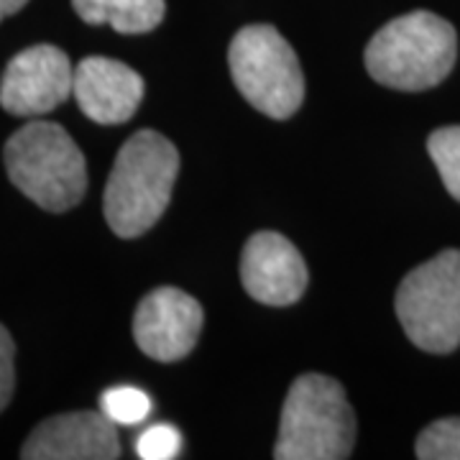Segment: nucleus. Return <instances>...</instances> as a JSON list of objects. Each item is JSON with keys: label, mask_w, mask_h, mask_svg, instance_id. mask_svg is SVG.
I'll list each match as a JSON object with an SVG mask.
<instances>
[{"label": "nucleus", "mask_w": 460, "mask_h": 460, "mask_svg": "<svg viewBox=\"0 0 460 460\" xmlns=\"http://www.w3.org/2000/svg\"><path fill=\"white\" fill-rule=\"evenodd\" d=\"M100 411L113 425H141L151 414V396L136 386H113L100 396Z\"/></svg>", "instance_id": "obj_14"}, {"label": "nucleus", "mask_w": 460, "mask_h": 460, "mask_svg": "<svg viewBox=\"0 0 460 460\" xmlns=\"http://www.w3.org/2000/svg\"><path fill=\"white\" fill-rule=\"evenodd\" d=\"M75 90V66L65 51L36 44L16 54L0 80V105L18 118H39L62 105Z\"/></svg>", "instance_id": "obj_7"}, {"label": "nucleus", "mask_w": 460, "mask_h": 460, "mask_svg": "<svg viewBox=\"0 0 460 460\" xmlns=\"http://www.w3.org/2000/svg\"><path fill=\"white\" fill-rule=\"evenodd\" d=\"M396 317L411 343L428 353L460 345V251L447 248L410 271L396 289Z\"/></svg>", "instance_id": "obj_6"}, {"label": "nucleus", "mask_w": 460, "mask_h": 460, "mask_svg": "<svg viewBox=\"0 0 460 460\" xmlns=\"http://www.w3.org/2000/svg\"><path fill=\"white\" fill-rule=\"evenodd\" d=\"M428 151L440 172L445 190L460 202V126L438 128L428 138Z\"/></svg>", "instance_id": "obj_13"}, {"label": "nucleus", "mask_w": 460, "mask_h": 460, "mask_svg": "<svg viewBox=\"0 0 460 460\" xmlns=\"http://www.w3.org/2000/svg\"><path fill=\"white\" fill-rule=\"evenodd\" d=\"M420 460H460V417L438 420L417 438Z\"/></svg>", "instance_id": "obj_15"}, {"label": "nucleus", "mask_w": 460, "mask_h": 460, "mask_svg": "<svg viewBox=\"0 0 460 460\" xmlns=\"http://www.w3.org/2000/svg\"><path fill=\"white\" fill-rule=\"evenodd\" d=\"M458 57L456 29L429 11L389 21L366 47V69L384 87L420 93L440 84Z\"/></svg>", "instance_id": "obj_2"}, {"label": "nucleus", "mask_w": 460, "mask_h": 460, "mask_svg": "<svg viewBox=\"0 0 460 460\" xmlns=\"http://www.w3.org/2000/svg\"><path fill=\"white\" fill-rule=\"evenodd\" d=\"M26 3H29V0H0V21L18 13Z\"/></svg>", "instance_id": "obj_18"}, {"label": "nucleus", "mask_w": 460, "mask_h": 460, "mask_svg": "<svg viewBox=\"0 0 460 460\" xmlns=\"http://www.w3.org/2000/svg\"><path fill=\"white\" fill-rule=\"evenodd\" d=\"M205 314L195 296L177 287H159L141 299L133 314V338L148 358L174 363L192 353Z\"/></svg>", "instance_id": "obj_8"}, {"label": "nucleus", "mask_w": 460, "mask_h": 460, "mask_svg": "<svg viewBox=\"0 0 460 460\" xmlns=\"http://www.w3.org/2000/svg\"><path fill=\"white\" fill-rule=\"evenodd\" d=\"M180 174V154L156 131H138L115 156L102 213L120 238H138L164 215Z\"/></svg>", "instance_id": "obj_1"}, {"label": "nucleus", "mask_w": 460, "mask_h": 460, "mask_svg": "<svg viewBox=\"0 0 460 460\" xmlns=\"http://www.w3.org/2000/svg\"><path fill=\"white\" fill-rule=\"evenodd\" d=\"M230 75L241 95L263 115L287 120L305 100V75L295 49L274 26L256 23L235 33Z\"/></svg>", "instance_id": "obj_5"}, {"label": "nucleus", "mask_w": 460, "mask_h": 460, "mask_svg": "<svg viewBox=\"0 0 460 460\" xmlns=\"http://www.w3.org/2000/svg\"><path fill=\"white\" fill-rule=\"evenodd\" d=\"M77 16L90 26H113L118 33H146L162 23L164 0H72Z\"/></svg>", "instance_id": "obj_12"}, {"label": "nucleus", "mask_w": 460, "mask_h": 460, "mask_svg": "<svg viewBox=\"0 0 460 460\" xmlns=\"http://www.w3.org/2000/svg\"><path fill=\"white\" fill-rule=\"evenodd\" d=\"M181 435L172 425H151L138 435L136 453L144 460H172L180 456Z\"/></svg>", "instance_id": "obj_16"}, {"label": "nucleus", "mask_w": 460, "mask_h": 460, "mask_svg": "<svg viewBox=\"0 0 460 460\" xmlns=\"http://www.w3.org/2000/svg\"><path fill=\"white\" fill-rule=\"evenodd\" d=\"M243 289L261 305H295L307 289V266L289 238L261 230L248 238L241 256Z\"/></svg>", "instance_id": "obj_9"}, {"label": "nucleus", "mask_w": 460, "mask_h": 460, "mask_svg": "<svg viewBox=\"0 0 460 460\" xmlns=\"http://www.w3.org/2000/svg\"><path fill=\"white\" fill-rule=\"evenodd\" d=\"M80 111L102 126L126 123L144 100L141 75L108 57H87L75 66V90Z\"/></svg>", "instance_id": "obj_11"}, {"label": "nucleus", "mask_w": 460, "mask_h": 460, "mask_svg": "<svg viewBox=\"0 0 460 460\" xmlns=\"http://www.w3.org/2000/svg\"><path fill=\"white\" fill-rule=\"evenodd\" d=\"M118 425L102 411L57 414L29 435L21 447L26 460H113L120 456Z\"/></svg>", "instance_id": "obj_10"}, {"label": "nucleus", "mask_w": 460, "mask_h": 460, "mask_svg": "<svg viewBox=\"0 0 460 460\" xmlns=\"http://www.w3.org/2000/svg\"><path fill=\"white\" fill-rule=\"evenodd\" d=\"M356 443V417L343 386L323 374H305L292 384L284 410L274 458L343 460Z\"/></svg>", "instance_id": "obj_4"}, {"label": "nucleus", "mask_w": 460, "mask_h": 460, "mask_svg": "<svg viewBox=\"0 0 460 460\" xmlns=\"http://www.w3.org/2000/svg\"><path fill=\"white\" fill-rule=\"evenodd\" d=\"M3 156L16 190L49 213L75 208L87 192L83 151L57 123H26L8 138Z\"/></svg>", "instance_id": "obj_3"}, {"label": "nucleus", "mask_w": 460, "mask_h": 460, "mask_svg": "<svg viewBox=\"0 0 460 460\" xmlns=\"http://www.w3.org/2000/svg\"><path fill=\"white\" fill-rule=\"evenodd\" d=\"M13 358H16V345L11 332L0 325V411L8 407L11 396H13V386H16V368H13Z\"/></svg>", "instance_id": "obj_17"}]
</instances>
